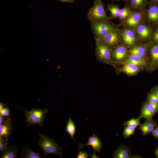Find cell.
I'll list each match as a JSON object with an SVG mask.
<instances>
[{
  "mask_svg": "<svg viewBox=\"0 0 158 158\" xmlns=\"http://www.w3.org/2000/svg\"><path fill=\"white\" fill-rule=\"evenodd\" d=\"M136 28L137 35L142 40H147L152 37L154 31L151 26L146 24H140Z\"/></svg>",
  "mask_w": 158,
  "mask_h": 158,
  "instance_id": "cell-10",
  "label": "cell"
},
{
  "mask_svg": "<svg viewBox=\"0 0 158 158\" xmlns=\"http://www.w3.org/2000/svg\"><path fill=\"white\" fill-rule=\"evenodd\" d=\"M96 41L95 55L97 58L102 61L109 62L111 58L109 47L100 40Z\"/></svg>",
  "mask_w": 158,
  "mask_h": 158,
  "instance_id": "cell-5",
  "label": "cell"
},
{
  "mask_svg": "<svg viewBox=\"0 0 158 158\" xmlns=\"http://www.w3.org/2000/svg\"><path fill=\"white\" fill-rule=\"evenodd\" d=\"M5 118V116L0 115V124H1L3 122Z\"/></svg>",
  "mask_w": 158,
  "mask_h": 158,
  "instance_id": "cell-38",
  "label": "cell"
},
{
  "mask_svg": "<svg viewBox=\"0 0 158 158\" xmlns=\"http://www.w3.org/2000/svg\"><path fill=\"white\" fill-rule=\"evenodd\" d=\"M119 37L118 30L114 28L100 40L109 47H113L118 42Z\"/></svg>",
  "mask_w": 158,
  "mask_h": 158,
  "instance_id": "cell-11",
  "label": "cell"
},
{
  "mask_svg": "<svg viewBox=\"0 0 158 158\" xmlns=\"http://www.w3.org/2000/svg\"><path fill=\"white\" fill-rule=\"evenodd\" d=\"M147 46L141 45L136 46L132 49L130 52L131 55H135L141 58H144L146 53Z\"/></svg>",
  "mask_w": 158,
  "mask_h": 158,
  "instance_id": "cell-20",
  "label": "cell"
},
{
  "mask_svg": "<svg viewBox=\"0 0 158 158\" xmlns=\"http://www.w3.org/2000/svg\"><path fill=\"white\" fill-rule=\"evenodd\" d=\"M139 70L138 66L132 63H126L121 69V71L129 75L137 73Z\"/></svg>",
  "mask_w": 158,
  "mask_h": 158,
  "instance_id": "cell-23",
  "label": "cell"
},
{
  "mask_svg": "<svg viewBox=\"0 0 158 158\" xmlns=\"http://www.w3.org/2000/svg\"><path fill=\"white\" fill-rule=\"evenodd\" d=\"M38 144L43 150V157L47 154L57 155L59 157H62L63 150L56 142L51 138L39 133Z\"/></svg>",
  "mask_w": 158,
  "mask_h": 158,
  "instance_id": "cell-1",
  "label": "cell"
},
{
  "mask_svg": "<svg viewBox=\"0 0 158 158\" xmlns=\"http://www.w3.org/2000/svg\"><path fill=\"white\" fill-rule=\"evenodd\" d=\"M142 19V14L141 12L130 11L126 19V23L129 28H136L141 24Z\"/></svg>",
  "mask_w": 158,
  "mask_h": 158,
  "instance_id": "cell-8",
  "label": "cell"
},
{
  "mask_svg": "<svg viewBox=\"0 0 158 158\" xmlns=\"http://www.w3.org/2000/svg\"><path fill=\"white\" fill-rule=\"evenodd\" d=\"M120 9L118 5L112 4H108L107 6V10L110 12L111 19H114L118 18Z\"/></svg>",
  "mask_w": 158,
  "mask_h": 158,
  "instance_id": "cell-24",
  "label": "cell"
},
{
  "mask_svg": "<svg viewBox=\"0 0 158 158\" xmlns=\"http://www.w3.org/2000/svg\"><path fill=\"white\" fill-rule=\"evenodd\" d=\"M150 134L158 140V126H157Z\"/></svg>",
  "mask_w": 158,
  "mask_h": 158,
  "instance_id": "cell-35",
  "label": "cell"
},
{
  "mask_svg": "<svg viewBox=\"0 0 158 158\" xmlns=\"http://www.w3.org/2000/svg\"></svg>",
  "mask_w": 158,
  "mask_h": 158,
  "instance_id": "cell-42",
  "label": "cell"
},
{
  "mask_svg": "<svg viewBox=\"0 0 158 158\" xmlns=\"http://www.w3.org/2000/svg\"><path fill=\"white\" fill-rule=\"evenodd\" d=\"M123 42L127 45H131L135 43L136 36L134 32L130 29H126L122 34Z\"/></svg>",
  "mask_w": 158,
  "mask_h": 158,
  "instance_id": "cell-14",
  "label": "cell"
},
{
  "mask_svg": "<svg viewBox=\"0 0 158 158\" xmlns=\"http://www.w3.org/2000/svg\"><path fill=\"white\" fill-rule=\"evenodd\" d=\"M66 132L71 137V139L75 140L74 135L76 132V128L73 121L69 117L66 127Z\"/></svg>",
  "mask_w": 158,
  "mask_h": 158,
  "instance_id": "cell-21",
  "label": "cell"
},
{
  "mask_svg": "<svg viewBox=\"0 0 158 158\" xmlns=\"http://www.w3.org/2000/svg\"><path fill=\"white\" fill-rule=\"evenodd\" d=\"M131 151L127 146L123 145L119 146L114 151L113 157L114 158H129L131 157Z\"/></svg>",
  "mask_w": 158,
  "mask_h": 158,
  "instance_id": "cell-12",
  "label": "cell"
},
{
  "mask_svg": "<svg viewBox=\"0 0 158 158\" xmlns=\"http://www.w3.org/2000/svg\"><path fill=\"white\" fill-rule=\"evenodd\" d=\"M152 37L153 42L158 43V27L154 31Z\"/></svg>",
  "mask_w": 158,
  "mask_h": 158,
  "instance_id": "cell-34",
  "label": "cell"
},
{
  "mask_svg": "<svg viewBox=\"0 0 158 158\" xmlns=\"http://www.w3.org/2000/svg\"><path fill=\"white\" fill-rule=\"evenodd\" d=\"M148 3L147 0H130V7L132 8L142 10Z\"/></svg>",
  "mask_w": 158,
  "mask_h": 158,
  "instance_id": "cell-22",
  "label": "cell"
},
{
  "mask_svg": "<svg viewBox=\"0 0 158 158\" xmlns=\"http://www.w3.org/2000/svg\"><path fill=\"white\" fill-rule=\"evenodd\" d=\"M154 154L156 156V157L158 158V146L155 148Z\"/></svg>",
  "mask_w": 158,
  "mask_h": 158,
  "instance_id": "cell-37",
  "label": "cell"
},
{
  "mask_svg": "<svg viewBox=\"0 0 158 158\" xmlns=\"http://www.w3.org/2000/svg\"><path fill=\"white\" fill-rule=\"evenodd\" d=\"M87 17L91 22H98L108 20L110 18L106 13L101 0H95L88 12Z\"/></svg>",
  "mask_w": 158,
  "mask_h": 158,
  "instance_id": "cell-3",
  "label": "cell"
},
{
  "mask_svg": "<svg viewBox=\"0 0 158 158\" xmlns=\"http://www.w3.org/2000/svg\"><path fill=\"white\" fill-rule=\"evenodd\" d=\"M155 114L151 109L147 102L142 106L141 109V113L139 117L140 118H144L145 120H149L152 119V117Z\"/></svg>",
  "mask_w": 158,
  "mask_h": 158,
  "instance_id": "cell-15",
  "label": "cell"
},
{
  "mask_svg": "<svg viewBox=\"0 0 158 158\" xmlns=\"http://www.w3.org/2000/svg\"><path fill=\"white\" fill-rule=\"evenodd\" d=\"M61 1L64 2H67L70 3H72L73 0H59Z\"/></svg>",
  "mask_w": 158,
  "mask_h": 158,
  "instance_id": "cell-40",
  "label": "cell"
},
{
  "mask_svg": "<svg viewBox=\"0 0 158 158\" xmlns=\"http://www.w3.org/2000/svg\"><path fill=\"white\" fill-rule=\"evenodd\" d=\"M127 53V50L126 47L123 46H118L114 50L112 57L116 60H120L125 58Z\"/></svg>",
  "mask_w": 158,
  "mask_h": 158,
  "instance_id": "cell-18",
  "label": "cell"
},
{
  "mask_svg": "<svg viewBox=\"0 0 158 158\" xmlns=\"http://www.w3.org/2000/svg\"><path fill=\"white\" fill-rule=\"evenodd\" d=\"M73 1H74V0H73Z\"/></svg>",
  "mask_w": 158,
  "mask_h": 158,
  "instance_id": "cell-43",
  "label": "cell"
},
{
  "mask_svg": "<svg viewBox=\"0 0 158 158\" xmlns=\"http://www.w3.org/2000/svg\"><path fill=\"white\" fill-rule=\"evenodd\" d=\"M150 1L153 3H158V0H150Z\"/></svg>",
  "mask_w": 158,
  "mask_h": 158,
  "instance_id": "cell-41",
  "label": "cell"
},
{
  "mask_svg": "<svg viewBox=\"0 0 158 158\" xmlns=\"http://www.w3.org/2000/svg\"><path fill=\"white\" fill-rule=\"evenodd\" d=\"M148 101L153 103H158V98L153 92L150 93L147 97Z\"/></svg>",
  "mask_w": 158,
  "mask_h": 158,
  "instance_id": "cell-30",
  "label": "cell"
},
{
  "mask_svg": "<svg viewBox=\"0 0 158 158\" xmlns=\"http://www.w3.org/2000/svg\"><path fill=\"white\" fill-rule=\"evenodd\" d=\"M140 119L139 117L137 118H133L125 122L123 124L125 126H130L135 128L141 124L140 123Z\"/></svg>",
  "mask_w": 158,
  "mask_h": 158,
  "instance_id": "cell-26",
  "label": "cell"
},
{
  "mask_svg": "<svg viewBox=\"0 0 158 158\" xmlns=\"http://www.w3.org/2000/svg\"><path fill=\"white\" fill-rule=\"evenodd\" d=\"M18 149L16 145H12L7 149L2 152L1 158H16L17 157Z\"/></svg>",
  "mask_w": 158,
  "mask_h": 158,
  "instance_id": "cell-16",
  "label": "cell"
},
{
  "mask_svg": "<svg viewBox=\"0 0 158 158\" xmlns=\"http://www.w3.org/2000/svg\"><path fill=\"white\" fill-rule=\"evenodd\" d=\"M147 103L155 114L158 113V103H153L148 101Z\"/></svg>",
  "mask_w": 158,
  "mask_h": 158,
  "instance_id": "cell-32",
  "label": "cell"
},
{
  "mask_svg": "<svg viewBox=\"0 0 158 158\" xmlns=\"http://www.w3.org/2000/svg\"><path fill=\"white\" fill-rule=\"evenodd\" d=\"M126 63H132L137 66H144L146 63V61L144 58L133 55H131L126 60Z\"/></svg>",
  "mask_w": 158,
  "mask_h": 158,
  "instance_id": "cell-19",
  "label": "cell"
},
{
  "mask_svg": "<svg viewBox=\"0 0 158 158\" xmlns=\"http://www.w3.org/2000/svg\"><path fill=\"white\" fill-rule=\"evenodd\" d=\"M11 112L9 108L6 105L3 109L0 110V115L5 116H10Z\"/></svg>",
  "mask_w": 158,
  "mask_h": 158,
  "instance_id": "cell-31",
  "label": "cell"
},
{
  "mask_svg": "<svg viewBox=\"0 0 158 158\" xmlns=\"http://www.w3.org/2000/svg\"><path fill=\"white\" fill-rule=\"evenodd\" d=\"M7 141L1 136H0V152H3L6 150L7 147Z\"/></svg>",
  "mask_w": 158,
  "mask_h": 158,
  "instance_id": "cell-29",
  "label": "cell"
},
{
  "mask_svg": "<svg viewBox=\"0 0 158 158\" xmlns=\"http://www.w3.org/2000/svg\"><path fill=\"white\" fill-rule=\"evenodd\" d=\"M20 157L25 158H41L40 154L33 151L26 144L24 146L21 150Z\"/></svg>",
  "mask_w": 158,
  "mask_h": 158,
  "instance_id": "cell-17",
  "label": "cell"
},
{
  "mask_svg": "<svg viewBox=\"0 0 158 158\" xmlns=\"http://www.w3.org/2000/svg\"><path fill=\"white\" fill-rule=\"evenodd\" d=\"M91 28L96 40H100L114 27L108 20L91 22Z\"/></svg>",
  "mask_w": 158,
  "mask_h": 158,
  "instance_id": "cell-4",
  "label": "cell"
},
{
  "mask_svg": "<svg viewBox=\"0 0 158 158\" xmlns=\"http://www.w3.org/2000/svg\"><path fill=\"white\" fill-rule=\"evenodd\" d=\"M139 127L142 135L145 136L150 134L157 126V124L152 119L145 120V122L140 125Z\"/></svg>",
  "mask_w": 158,
  "mask_h": 158,
  "instance_id": "cell-13",
  "label": "cell"
},
{
  "mask_svg": "<svg viewBox=\"0 0 158 158\" xmlns=\"http://www.w3.org/2000/svg\"><path fill=\"white\" fill-rule=\"evenodd\" d=\"M16 107L24 111L25 113V121L27 126L33 124L43 126V122L48 110L47 109H39L32 108L30 110H26L16 106Z\"/></svg>",
  "mask_w": 158,
  "mask_h": 158,
  "instance_id": "cell-2",
  "label": "cell"
},
{
  "mask_svg": "<svg viewBox=\"0 0 158 158\" xmlns=\"http://www.w3.org/2000/svg\"><path fill=\"white\" fill-rule=\"evenodd\" d=\"M135 131V128L130 126H125L122 134L124 138H127L134 134Z\"/></svg>",
  "mask_w": 158,
  "mask_h": 158,
  "instance_id": "cell-28",
  "label": "cell"
},
{
  "mask_svg": "<svg viewBox=\"0 0 158 158\" xmlns=\"http://www.w3.org/2000/svg\"><path fill=\"white\" fill-rule=\"evenodd\" d=\"M146 16L147 20L151 24L158 26V3H149Z\"/></svg>",
  "mask_w": 158,
  "mask_h": 158,
  "instance_id": "cell-7",
  "label": "cell"
},
{
  "mask_svg": "<svg viewBox=\"0 0 158 158\" xmlns=\"http://www.w3.org/2000/svg\"><path fill=\"white\" fill-rule=\"evenodd\" d=\"M86 145L91 146L94 150L93 153L90 155L91 158H98L96 155L95 151H97L99 152H100L102 148V143L97 135L95 134L92 135H90L88 137L87 143L85 144L79 143L78 148L80 150L83 146Z\"/></svg>",
  "mask_w": 158,
  "mask_h": 158,
  "instance_id": "cell-6",
  "label": "cell"
},
{
  "mask_svg": "<svg viewBox=\"0 0 158 158\" xmlns=\"http://www.w3.org/2000/svg\"><path fill=\"white\" fill-rule=\"evenodd\" d=\"M130 11L127 5H126L123 8L120 9L118 18L120 20L126 19L128 16Z\"/></svg>",
  "mask_w": 158,
  "mask_h": 158,
  "instance_id": "cell-27",
  "label": "cell"
},
{
  "mask_svg": "<svg viewBox=\"0 0 158 158\" xmlns=\"http://www.w3.org/2000/svg\"><path fill=\"white\" fill-rule=\"evenodd\" d=\"M13 130V125L10 116H5L3 122L0 124V136L8 141Z\"/></svg>",
  "mask_w": 158,
  "mask_h": 158,
  "instance_id": "cell-9",
  "label": "cell"
},
{
  "mask_svg": "<svg viewBox=\"0 0 158 158\" xmlns=\"http://www.w3.org/2000/svg\"><path fill=\"white\" fill-rule=\"evenodd\" d=\"M6 104H5L2 102H0V110L3 109L5 106Z\"/></svg>",
  "mask_w": 158,
  "mask_h": 158,
  "instance_id": "cell-39",
  "label": "cell"
},
{
  "mask_svg": "<svg viewBox=\"0 0 158 158\" xmlns=\"http://www.w3.org/2000/svg\"><path fill=\"white\" fill-rule=\"evenodd\" d=\"M90 155L84 150L81 152L80 150L79 153L77 154V158H87Z\"/></svg>",
  "mask_w": 158,
  "mask_h": 158,
  "instance_id": "cell-33",
  "label": "cell"
},
{
  "mask_svg": "<svg viewBox=\"0 0 158 158\" xmlns=\"http://www.w3.org/2000/svg\"><path fill=\"white\" fill-rule=\"evenodd\" d=\"M152 63L156 64L158 62V44L153 46L150 49Z\"/></svg>",
  "mask_w": 158,
  "mask_h": 158,
  "instance_id": "cell-25",
  "label": "cell"
},
{
  "mask_svg": "<svg viewBox=\"0 0 158 158\" xmlns=\"http://www.w3.org/2000/svg\"><path fill=\"white\" fill-rule=\"evenodd\" d=\"M153 92L155 94L158 98V87H157L154 89L153 90Z\"/></svg>",
  "mask_w": 158,
  "mask_h": 158,
  "instance_id": "cell-36",
  "label": "cell"
}]
</instances>
